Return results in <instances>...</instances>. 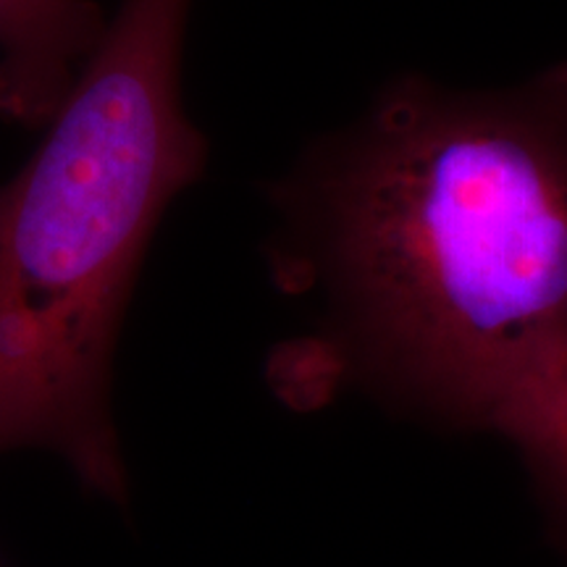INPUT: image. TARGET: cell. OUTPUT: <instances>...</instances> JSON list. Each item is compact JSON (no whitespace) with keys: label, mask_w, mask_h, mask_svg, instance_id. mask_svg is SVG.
Returning a JSON list of instances; mask_svg holds the SVG:
<instances>
[{"label":"cell","mask_w":567,"mask_h":567,"mask_svg":"<svg viewBox=\"0 0 567 567\" xmlns=\"http://www.w3.org/2000/svg\"><path fill=\"white\" fill-rule=\"evenodd\" d=\"M103 30L92 0H0V113L51 122Z\"/></svg>","instance_id":"3957f363"},{"label":"cell","mask_w":567,"mask_h":567,"mask_svg":"<svg viewBox=\"0 0 567 567\" xmlns=\"http://www.w3.org/2000/svg\"><path fill=\"white\" fill-rule=\"evenodd\" d=\"M271 266L316 297L321 394L496 434L567 360V61L502 90L389 84L274 189Z\"/></svg>","instance_id":"6da1fadb"},{"label":"cell","mask_w":567,"mask_h":567,"mask_svg":"<svg viewBox=\"0 0 567 567\" xmlns=\"http://www.w3.org/2000/svg\"><path fill=\"white\" fill-rule=\"evenodd\" d=\"M193 0H122L48 122L0 184V452H59L90 492L130 502L111 368L163 213L208 142L182 105Z\"/></svg>","instance_id":"7a4b0ae2"},{"label":"cell","mask_w":567,"mask_h":567,"mask_svg":"<svg viewBox=\"0 0 567 567\" xmlns=\"http://www.w3.org/2000/svg\"><path fill=\"white\" fill-rule=\"evenodd\" d=\"M499 436L520 455L551 530L567 547V360L520 402Z\"/></svg>","instance_id":"277c9868"}]
</instances>
